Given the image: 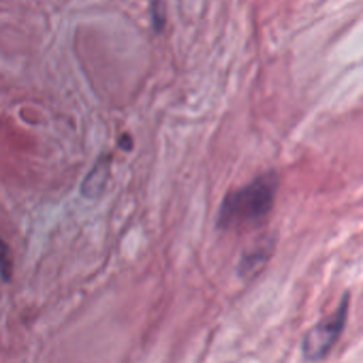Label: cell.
I'll list each match as a JSON object with an SVG mask.
<instances>
[{
  "label": "cell",
  "mask_w": 363,
  "mask_h": 363,
  "mask_svg": "<svg viewBox=\"0 0 363 363\" xmlns=\"http://www.w3.org/2000/svg\"><path fill=\"white\" fill-rule=\"evenodd\" d=\"M13 278V261H11V250L7 242L0 238V280L11 282Z\"/></svg>",
  "instance_id": "4"
},
{
  "label": "cell",
  "mask_w": 363,
  "mask_h": 363,
  "mask_svg": "<svg viewBox=\"0 0 363 363\" xmlns=\"http://www.w3.org/2000/svg\"><path fill=\"white\" fill-rule=\"evenodd\" d=\"M346 316H348V297L342 299L340 308L327 316L325 320H320L312 331H308L306 340H303V354L310 361H320L329 354V350L333 348V344L340 340V333L346 325Z\"/></svg>",
  "instance_id": "2"
},
{
  "label": "cell",
  "mask_w": 363,
  "mask_h": 363,
  "mask_svg": "<svg viewBox=\"0 0 363 363\" xmlns=\"http://www.w3.org/2000/svg\"><path fill=\"white\" fill-rule=\"evenodd\" d=\"M276 189H278V177L274 173H265L244 189L231 193L218 214V227L220 229H248L265 220L274 208L276 201Z\"/></svg>",
  "instance_id": "1"
},
{
  "label": "cell",
  "mask_w": 363,
  "mask_h": 363,
  "mask_svg": "<svg viewBox=\"0 0 363 363\" xmlns=\"http://www.w3.org/2000/svg\"><path fill=\"white\" fill-rule=\"evenodd\" d=\"M107 162L109 160H101L94 169H92V173L86 177V182H84V195L86 197H96V195H101V191L105 189V182H107Z\"/></svg>",
  "instance_id": "3"
}]
</instances>
